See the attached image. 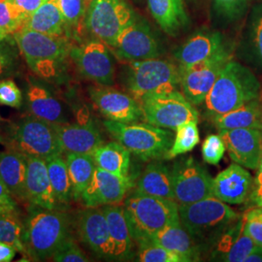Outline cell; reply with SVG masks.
<instances>
[{"instance_id":"cell-13","label":"cell","mask_w":262,"mask_h":262,"mask_svg":"<svg viewBox=\"0 0 262 262\" xmlns=\"http://www.w3.org/2000/svg\"><path fill=\"white\" fill-rule=\"evenodd\" d=\"M70 58L80 75L100 85L115 83V61L111 50L98 39H93L79 46H72Z\"/></svg>"},{"instance_id":"cell-32","label":"cell","mask_w":262,"mask_h":262,"mask_svg":"<svg viewBox=\"0 0 262 262\" xmlns=\"http://www.w3.org/2000/svg\"><path fill=\"white\" fill-rule=\"evenodd\" d=\"M46 161L49 177L56 201L60 208L64 210V207L68 206L73 200L72 186L66 159L62 157V155H58L46 159Z\"/></svg>"},{"instance_id":"cell-3","label":"cell","mask_w":262,"mask_h":262,"mask_svg":"<svg viewBox=\"0 0 262 262\" xmlns=\"http://www.w3.org/2000/svg\"><path fill=\"white\" fill-rule=\"evenodd\" d=\"M181 225L201 251L214 247L219 238L241 216L232 208L215 196L191 204L179 205Z\"/></svg>"},{"instance_id":"cell-45","label":"cell","mask_w":262,"mask_h":262,"mask_svg":"<svg viewBox=\"0 0 262 262\" xmlns=\"http://www.w3.org/2000/svg\"><path fill=\"white\" fill-rule=\"evenodd\" d=\"M5 40L0 41V80L15 74L18 66L17 53Z\"/></svg>"},{"instance_id":"cell-10","label":"cell","mask_w":262,"mask_h":262,"mask_svg":"<svg viewBox=\"0 0 262 262\" xmlns=\"http://www.w3.org/2000/svg\"><path fill=\"white\" fill-rule=\"evenodd\" d=\"M144 121L152 125L176 130L180 125L198 122V112L180 91L150 94L140 101Z\"/></svg>"},{"instance_id":"cell-25","label":"cell","mask_w":262,"mask_h":262,"mask_svg":"<svg viewBox=\"0 0 262 262\" xmlns=\"http://www.w3.org/2000/svg\"><path fill=\"white\" fill-rule=\"evenodd\" d=\"M27 170V157L23 154L9 149L0 152V179L19 203H28Z\"/></svg>"},{"instance_id":"cell-6","label":"cell","mask_w":262,"mask_h":262,"mask_svg":"<svg viewBox=\"0 0 262 262\" xmlns=\"http://www.w3.org/2000/svg\"><path fill=\"white\" fill-rule=\"evenodd\" d=\"M104 128L131 154L144 161L167 159L174 141L172 130L149 122L104 121Z\"/></svg>"},{"instance_id":"cell-51","label":"cell","mask_w":262,"mask_h":262,"mask_svg":"<svg viewBox=\"0 0 262 262\" xmlns=\"http://www.w3.org/2000/svg\"><path fill=\"white\" fill-rule=\"evenodd\" d=\"M244 262H262V247L255 245L253 251L246 257Z\"/></svg>"},{"instance_id":"cell-37","label":"cell","mask_w":262,"mask_h":262,"mask_svg":"<svg viewBox=\"0 0 262 262\" xmlns=\"http://www.w3.org/2000/svg\"><path fill=\"white\" fill-rule=\"evenodd\" d=\"M21 25L23 19L11 0H0V41L13 35Z\"/></svg>"},{"instance_id":"cell-1","label":"cell","mask_w":262,"mask_h":262,"mask_svg":"<svg viewBox=\"0 0 262 262\" xmlns=\"http://www.w3.org/2000/svg\"><path fill=\"white\" fill-rule=\"evenodd\" d=\"M28 205L24 220L26 254L32 260H47L73 237L72 219L64 210Z\"/></svg>"},{"instance_id":"cell-36","label":"cell","mask_w":262,"mask_h":262,"mask_svg":"<svg viewBox=\"0 0 262 262\" xmlns=\"http://www.w3.org/2000/svg\"><path fill=\"white\" fill-rule=\"evenodd\" d=\"M138 251L136 253V261L141 262H183L176 253L150 241H144L137 244Z\"/></svg>"},{"instance_id":"cell-29","label":"cell","mask_w":262,"mask_h":262,"mask_svg":"<svg viewBox=\"0 0 262 262\" xmlns=\"http://www.w3.org/2000/svg\"><path fill=\"white\" fill-rule=\"evenodd\" d=\"M213 122L219 130L236 128L262 129V103L256 98L230 112L213 117Z\"/></svg>"},{"instance_id":"cell-41","label":"cell","mask_w":262,"mask_h":262,"mask_svg":"<svg viewBox=\"0 0 262 262\" xmlns=\"http://www.w3.org/2000/svg\"><path fill=\"white\" fill-rule=\"evenodd\" d=\"M226 147L222 136L211 134L207 137L202 145V157L207 163L217 165L225 156Z\"/></svg>"},{"instance_id":"cell-2","label":"cell","mask_w":262,"mask_h":262,"mask_svg":"<svg viewBox=\"0 0 262 262\" xmlns=\"http://www.w3.org/2000/svg\"><path fill=\"white\" fill-rule=\"evenodd\" d=\"M14 39L31 71L48 82H61L72 45L66 36H52L19 28Z\"/></svg>"},{"instance_id":"cell-17","label":"cell","mask_w":262,"mask_h":262,"mask_svg":"<svg viewBox=\"0 0 262 262\" xmlns=\"http://www.w3.org/2000/svg\"><path fill=\"white\" fill-rule=\"evenodd\" d=\"M77 228L83 243L98 258L112 261L109 228L101 207H85L78 215Z\"/></svg>"},{"instance_id":"cell-15","label":"cell","mask_w":262,"mask_h":262,"mask_svg":"<svg viewBox=\"0 0 262 262\" xmlns=\"http://www.w3.org/2000/svg\"><path fill=\"white\" fill-rule=\"evenodd\" d=\"M95 109L108 121L129 122L144 121L141 104L134 96L110 85H93L88 90Z\"/></svg>"},{"instance_id":"cell-5","label":"cell","mask_w":262,"mask_h":262,"mask_svg":"<svg viewBox=\"0 0 262 262\" xmlns=\"http://www.w3.org/2000/svg\"><path fill=\"white\" fill-rule=\"evenodd\" d=\"M123 210L136 245L168 225L181 223L178 203L172 199L134 191L125 199Z\"/></svg>"},{"instance_id":"cell-53","label":"cell","mask_w":262,"mask_h":262,"mask_svg":"<svg viewBox=\"0 0 262 262\" xmlns=\"http://www.w3.org/2000/svg\"><path fill=\"white\" fill-rule=\"evenodd\" d=\"M90 1H91V0H88V5H89V3H90Z\"/></svg>"},{"instance_id":"cell-22","label":"cell","mask_w":262,"mask_h":262,"mask_svg":"<svg viewBox=\"0 0 262 262\" xmlns=\"http://www.w3.org/2000/svg\"><path fill=\"white\" fill-rule=\"evenodd\" d=\"M27 199L28 204L44 209H61L56 201L48 172L47 161L42 158L27 157Z\"/></svg>"},{"instance_id":"cell-33","label":"cell","mask_w":262,"mask_h":262,"mask_svg":"<svg viewBox=\"0 0 262 262\" xmlns=\"http://www.w3.org/2000/svg\"><path fill=\"white\" fill-rule=\"evenodd\" d=\"M150 14L169 35H175L182 21L174 0H148Z\"/></svg>"},{"instance_id":"cell-23","label":"cell","mask_w":262,"mask_h":262,"mask_svg":"<svg viewBox=\"0 0 262 262\" xmlns=\"http://www.w3.org/2000/svg\"><path fill=\"white\" fill-rule=\"evenodd\" d=\"M109 228L112 261H128L135 257L134 240L124 215L123 206L117 204L101 206Z\"/></svg>"},{"instance_id":"cell-35","label":"cell","mask_w":262,"mask_h":262,"mask_svg":"<svg viewBox=\"0 0 262 262\" xmlns=\"http://www.w3.org/2000/svg\"><path fill=\"white\" fill-rule=\"evenodd\" d=\"M172 147L167 159H174L181 155L191 151L199 143V131L197 121H190L180 125L176 129Z\"/></svg>"},{"instance_id":"cell-19","label":"cell","mask_w":262,"mask_h":262,"mask_svg":"<svg viewBox=\"0 0 262 262\" xmlns=\"http://www.w3.org/2000/svg\"><path fill=\"white\" fill-rule=\"evenodd\" d=\"M25 98L30 115L51 123L69 122L71 111L44 83L28 79Z\"/></svg>"},{"instance_id":"cell-43","label":"cell","mask_w":262,"mask_h":262,"mask_svg":"<svg viewBox=\"0 0 262 262\" xmlns=\"http://www.w3.org/2000/svg\"><path fill=\"white\" fill-rule=\"evenodd\" d=\"M24 103V95L17 84L11 79L0 80V105L19 109Z\"/></svg>"},{"instance_id":"cell-39","label":"cell","mask_w":262,"mask_h":262,"mask_svg":"<svg viewBox=\"0 0 262 262\" xmlns=\"http://www.w3.org/2000/svg\"><path fill=\"white\" fill-rule=\"evenodd\" d=\"M250 48L256 63L262 66V4L253 7L250 27Z\"/></svg>"},{"instance_id":"cell-16","label":"cell","mask_w":262,"mask_h":262,"mask_svg":"<svg viewBox=\"0 0 262 262\" xmlns=\"http://www.w3.org/2000/svg\"><path fill=\"white\" fill-rule=\"evenodd\" d=\"M134 187L133 180L122 177L96 166L94 176L82 194L84 207H101L119 204Z\"/></svg>"},{"instance_id":"cell-38","label":"cell","mask_w":262,"mask_h":262,"mask_svg":"<svg viewBox=\"0 0 262 262\" xmlns=\"http://www.w3.org/2000/svg\"><path fill=\"white\" fill-rule=\"evenodd\" d=\"M254 247L255 244L245 233L243 228L241 234L238 236V238L230 245V247L225 253L216 259V261L244 262Z\"/></svg>"},{"instance_id":"cell-24","label":"cell","mask_w":262,"mask_h":262,"mask_svg":"<svg viewBox=\"0 0 262 262\" xmlns=\"http://www.w3.org/2000/svg\"><path fill=\"white\" fill-rule=\"evenodd\" d=\"M224 48L225 45L220 33L199 32L179 48L175 57L179 67H187L215 56Z\"/></svg>"},{"instance_id":"cell-27","label":"cell","mask_w":262,"mask_h":262,"mask_svg":"<svg viewBox=\"0 0 262 262\" xmlns=\"http://www.w3.org/2000/svg\"><path fill=\"white\" fill-rule=\"evenodd\" d=\"M134 187L139 193L174 200L172 169L160 159L150 161Z\"/></svg>"},{"instance_id":"cell-34","label":"cell","mask_w":262,"mask_h":262,"mask_svg":"<svg viewBox=\"0 0 262 262\" xmlns=\"http://www.w3.org/2000/svg\"><path fill=\"white\" fill-rule=\"evenodd\" d=\"M19 214H0V242L10 244L26 254L24 221Z\"/></svg>"},{"instance_id":"cell-48","label":"cell","mask_w":262,"mask_h":262,"mask_svg":"<svg viewBox=\"0 0 262 262\" xmlns=\"http://www.w3.org/2000/svg\"><path fill=\"white\" fill-rule=\"evenodd\" d=\"M46 1L48 0H11L20 18L23 19V23Z\"/></svg>"},{"instance_id":"cell-31","label":"cell","mask_w":262,"mask_h":262,"mask_svg":"<svg viewBox=\"0 0 262 262\" xmlns=\"http://www.w3.org/2000/svg\"><path fill=\"white\" fill-rule=\"evenodd\" d=\"M64 159L71 181L73 199L80 201L96 169L93 154L66 152Z\"/></svg>"},{"instance_id":"cell-46","label":"cell","mask_w":262,"mask_h":262,"mask_svg":"<svg viewBox=\"0 0 262 262\" xmlns=\"http://www.w3.org/2000/svg\"><path fill=\"white\" fill-rule=\"evenodd\" d=\"M215 9L227 19L239 18L247 9L248 0H213Z\"/></svg>"},{"instance_id":"cell-8","label":"cell","mask_w":262,"mask_h":262,"mask_svg":"<svg viewBox=\"0 0 262 262\" xmlns=\"http://www.w3.org/2000/svg\"><path fill=\"white\" fill-rule=\"evenodd\" d=\"M123 85L138 101L150 94L178 91L180 69L167 59L159 57L127 62Z\"/></svg>"},{"instance_id":"cell-28","label":"cell","mask_w":262,"mask_h":262,"mask_svg":"<svg viewBox=\"0 0 262 262\" xmlns=\"http://www.w3.org/2000/svg\"><path fill=\"white\" fill-rule=\"evenodd\" d=\"M23 28L52 36H66L68 25L57 0H48L26 19L20 28Z\"/></svg>"},{"instance_id":"cell-21","label":"cell","mask_w":262,"mask_h":262,"mask_svg":"<svg viewBox=\"0 0 262 262\" xmlns=\"http://www.w3.org/2000/svg\"><path fill=\"white\" fill-rule=\"evenodd\" d=\"M253 179L243 166L232 163L213 181V196L226 204H242L251 196Z\"/></svg>"},{"instance_id":"cell-50","label":"cell","mask_w":262,"mask_h":262,"mask_svg":"<svg viewBox=\"0 0 262 262\" xmlns=\"http://www.w3.org/2000/svg\"><path fill=\"white\" fill-rule=\"evenodd\" d=\"M18 249L12 245L0 242V262H9L13 260L18 253Z\"/></svg>"},{"instance_id":"cell-4","label":"cell","mask_w":262,"mask_h":262,"mask_svg":"<svg viewBox=\"0 0 262 262\" xmlns=\"http://www.w3.org/2000/svg\"><path fill=\"white\" fill-rule=\"evenodd\" d=\"M260 84L246 66L229 59L207 95L205 105L210 116L230 112L259 97Z\"/></svg>"},{"instance_id":"cell-47","label":"cell","mask_w":262,"mask_h":262,"mask_svg":"<svg viewBox=\"0 0 262 262\" xmlns=\"http://www.w3.org/2000/svg\"><path fill=\"white\" fill-rule=\"evenodd\" d=\"M0 214H19V202L0 179Z\"/></svg>"},{"instance_id":"cell-54","label":"cell","mask_w":262,"mask_h":262,"mask_svg":"<svg viewBox=\"0 0 262 262\" xmlns=\"http://www.w3.org/2000/svg\"><path fill=\"white\" fill-rule=\"evenodd\" d=\"M0 120H1V116H0Z\"/></svg>"},{"instance_id":"cell-9","label":"cell","mask_w":262,"mask_h":262,"mask_svg":"<svg viewBox=\"0 0 262 262\" xmlns=\"http://www.w3.org/2000/svg\"><path fill=\"white\" fill-rule=\"evenodd\" d=\"M135 19L124 0H91L84 14V26L95 39L111 49L122 30Z\"/></svg>"},{"instance_id":"cell-44","label":"cell","mask_w":262,"mask_h":262,"mask_svg":"<svg viewBox=\"0 0 262 262\" xmlns=\"http://www.w3.org/2000/svg\"><path fill=\"white\" fill-rule=\"evenodd\" d=\"M52 259L56 262H86L91 260L76 243L74 237L66 241L54 254Z\"/></svg>"},{"instance_id":"cell-49","label":"cell","mask_w":262,"mask_h":262,"mask_svg":"<svg viewBox=\"0 0 262 262\" xmlns=\"http://www.w3.org/2000/svg\"><path fill=\"white\" fill-rule=\"evenodd\" d=\"M250 198L255 206H262V156L253 180V190Z\"/></svg>"},{"instance_id":"cell-52","label":"cell","mask_w":262,"mask_h":262,"mask_svg":"<svg viewBox=\"0 0 262 262\" xmlns=\"http://www.w3.org/2000/svg\"><path fill=\"white\" fill-rule=\"evenodd\" d=\"M175 5L178 10L179 17L181 19V21L183 25L187 23V14L185 11V5H184V0H174Z\"/></svg>"},{"instance_id":"cell-14","label":"cell","mask_w":262,"mask_h":262,"mask_svg":"<svg viewBox=\"0 0 262 262\" xmlns=\"http://www.w3.org/2000/svg\"><path fill=\"white\" fill-rule=\"evenodd\" d=\"M111 50L123 62L156 58L161 55L159 41L143 19H135L124 28Z\"/></svg>"},{"instance_id":"cell-18","label":"cell","mask_w":262,"mask_h":262,"mask_svg":"<svg viewBox=\"0 0 262 262\" xmlns=\"http://www.w3.org/2000/svg\"><path fill=\"white\" fill-rule=\"evenodd\" d=\"M231 160L245 168L255 170L262 156V129L236 128L220 130Z\"/></svg>"},{"instance_id":"cell-20","label":"cell","mask_w":262,"mask_h":262,"mask_svg":"<svg viewBox=\"0 0 262 262\" xmlns=\"http://www.w3.org/2000/svg\"><path fill=\"white\" fill-rule=\"evenodd\" d=\"M63 152L93 154L103 144L101 132L90 119L84 122L53 123Z\"/></svg>"},{"instance_id":"cell-11","label":"cell","mask_w":262,"mask_h":262,"mask_svg":"<svg viewBox=\"0 0 262 262\" xmlns=\"http://www.w3.org/2000/svg\"><path fill=\"white\" fill-rule=\"evenodd\" d=\"M172 169L174 201L187 205L213 196V181L207 170L192 157L176 161Z\"/></svg>"},{"instance_id":"cell-42","label":"cell","mask_w":262,"mask_h":262,"mask_svg":"<svg viewBox=\"0 0 262 262\" xmlns=\"http://www.w3.org/2000/svg\"><path fill=\"white\" fill-rule=\"evenodd\" d=\"M68 27L77 28L85 14L84 0H57Z\"/></svg>"},{"instance_id":"cell-26","label":"cell","mask_w":262,"mask_h":262,"mask_svg":"<svg viewBox=\"0 0 262 262\" xmlns=\"http://www.w3.org/2000/svg\"><path fill=\"white\" fill-rule=\"evenodd\" d=\"M148 241L158 244L179 255L183 262L198 261L202 253L184 226L171 225L156 232Z\"/></svg>"},{"instance_id":"cell-30","label":"cell","mask_w":262,"mask_h":262,"mask_svg":"<svg viewBox=\"0 0 262 262\" xmlns=\"http://www.w3.org/2000/svg\"><path fill=\"white\" fill-rule=\"evenodd\" d=\"M130 151L117 141L103 143L93 152L97 167L122 177L130 176Z\"/></svg>"},{"instance_id":"cell-12","label":"cell","mask_w":262,"mask_h":262,"mask_svg":"<svg viewBox=\"0 0 262 262\" xmlns=\"http://www.w3.org/2000/svg\"><path fill=\"white\" fill-rule=\"evenodd\" d=\"M229 59L231 56L225 47L204 61L187 67H179L180 89L190 103L194 106L205 103L207 95Z\"/></svg>"},{"instance_id":"cell-7","label":"cell","mask_w":262,"mask_h":262,"mask_svg":"<svg viewBox=\"0 0 262 262\" xmlns=\"http://www.w3.org/2000/svg\"><path fill=\"white\" fill-rule=\"evenodd\" d=\"M4 143L26 157L48 159L63 152L54 124L32 115L9 124Z\"/></svg>"},{"instance_id":"cell-40","label":"cell","mask_w":262,"mask_h":262,"mask_svg":"<svg viewBox=\"0 0 262 262\" xmlns=\"http://www.w3.org/2000/svg\"><path fill=\"white\" fill-rule=\"evenodd\" d=\"M244 219V231L255 245L262 247V206L248 210Z\"/></svg>"}]
</instances>
